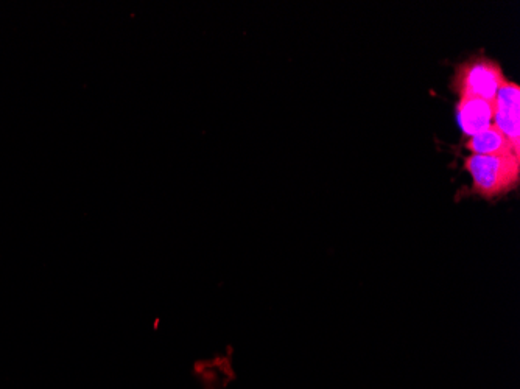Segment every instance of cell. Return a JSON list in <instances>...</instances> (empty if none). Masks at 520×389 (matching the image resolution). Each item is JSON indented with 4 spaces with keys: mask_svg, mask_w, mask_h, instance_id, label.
Wrapping results in <instances>:
<instances>
[{
    "mask_svg": "<svg viewBox=\"0 0 520 389\" xmlns=\"http://www.w3.org/2000/svg\"><path fill=\"white\" fill-rule=\"evenodd\" d=\"M464 170L471 175L474 192L491 200L519 186L520 156L469 155Z\"/></svg>",
    "mask_w": 520,
    "mask_h": 389,
    "instance_id": "cell-1",
    "label": "cell"
},
{
    "mask_svg": "<svg viewBox=\"0 0 520 389\" xmlns=\"http://www.w3.org/2000/svg\"><path fill=\"white\" fill-rule=\"evenodd\" d=\"M505 81L506 77L499 63L477 55L458 64L450 88L460 97H477L494 102Z\"/></svg>",
    "mask_w": 520,
    "mask_h": 389,
    "instance_id": "cell-2",
    "label": "cell"
},
{
    "mask_svg": "<svg viewBox=\"0 0 520 389\" xmlns=\"http://www.w3.org/2000/svg\"><path fill=\"white\" fill-rule=\"evenodd\" d=\"M492 123L505 134L514 153L520 156V86L516 81L506 80L497 92Z\"/></svg>",
    "mask_w": 520,
    "mask_h": 389,
    "instance_id": "cell-3",
    "label": "cell"
},
{
    "mask_svg": "<svg viewBox=\"0 0 520 389\" xmlns=\"http://www.w3.org/2000/svg\"><path fill=\"white\" fill-rule=\"evenodd\" d=\"M455 113H457L458 127L461 128L464 136L472 137L492 125L494 105L489 100L477 99V97H460Z\"/></svg>",
    "mask_w": 520,
    "mask_h": 389,
    "instance_id": "cell-4",
    "label": "cell"
},
{
    "mask_svg": "<svg viewBox=\"0 0 520 389\" xmlns=\"http://www.w3.org/2000/svg\"><path fill=\"white\" fill-rule=\"evenodd\" d=\"M466 148L471 151V155H516L510 141L494 123L486 130L469 137Z\"/></svg>",
    "mask_w": 520,
    "mask_h": 389,
    "instance_id": "cell-5",
    "label": "cell"
}]
</instances>
